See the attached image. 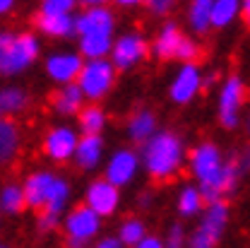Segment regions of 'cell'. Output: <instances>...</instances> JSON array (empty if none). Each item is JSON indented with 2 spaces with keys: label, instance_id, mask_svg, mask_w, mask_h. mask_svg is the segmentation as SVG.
Returning <instances> with one entry per match:
<instances>
[{
  "label": "cell",
  "instance_id": "cell-1",
  "mask_svg": "<svg viewBox=\"0 0 250 248\" xmlns=\"http://www.w3.org/2000/svg\"><path fill=\"white\" fill-rule=\"evenodd\" d=\"M188 166H190V174L197 181V190L202 193L207 205L226 200V195H231L243 179L233 157L226 159L217 142H209V140H205L190 150Z\"/></svg>",
  "mask_w": 250,
  "mask_h": 248
},
{
  "label": "cell",
  "instance_id": "cell-2",
  "mask_svg": "<svg viewBox=\"0 0 250 248\" xmlns=\"http://www.w3.org/2000/svg\"><path fill=\"white\" fill-rule=\"evenodd\" d=\"M186 142L173 130H156V135L145 142L142 150V164L149 179L156 183H166L176 179L186 164Z\"/></svg>",
  "mask_w": 250,
  "mask_h": 248
},
{
  "label": "cell",
  "instance_id": "cell-3",
  "mask_svg": "<svg viewBox=\"0 0 250 248\" xmlns=\"http://www.w3.org/2000/svg\"><path fill=\"white\" fill-rule=\"evenodd\" d=\"M27 207L36 212H48L62 217L67 203H70V183L56 176L53 171H34L22 183Z\"/></svg>",
  "mask_w": 250,
  "mask_h": 248
},
{
  "label": "cell",
  "instance_id": "cell-4",
  "mask_svg": "<svg viewBox=\"0 0 250 248\" xmlns=\"http://www.w3.org/2000/svg\"><path fill=\"white\" fill-rule=\"evenodd\" d=\"M229 217H231V212H229L226 200L207 205L205 212L200 215L197 229L188 236L186 248H217L226 226H229Z\"/></svg>",
  "mask_w": 250,
  "mask_h": 248
},
{
  "label": "cell",
  "instance_id": "cell-5",
  "mask_svg": "<svg viewBox=\"0 0 250 248\" xmlns=\"http://www.w3.org/2000/svg\"><path fill=\"white\" fill-rule=\"evenodd\" d=\"M248 101V87L243 82L241 75H229L221 87H219V99H217V118L221 128L226 130H233L241 123V113H243V106Z\"/></svg>",
  "mask_w": 250,
  "mask_h": 248
},
{
  "label": "cell",
  "instance_id": "cell-6",
  "mask_svg": "<svg viewBox=\"0 0 250 248\" xmlns=\"http://www.w3.org/2000/svg\"><path fill=\"white\" fill-rule=\"evenodd\" d=\"M113 82H116V68L111 65V61L101 58V61H84L75 85L84 94V99L99 101L113 90Z\"/></svg>",
  "mask_w": 250,
  "mask_h": 248
},
{
  "label": "cell",
  "instance_id": "cell-7",
  "mask_svg": "<svg viewBox=\"0 0 250 248\" xmlns=\"http://www.w3.org/2000/svg\"><path fill=\"white\" fill-rule=\"evenodd\" d=\"M41 53V44L36 39V34L31 31H15L7 51H5V58H2V68H0V75H20L29 68L31 63L39 58Z\"/></svg>",
  "mask_w": 250,
  "mask_h": 248
},
{
  "label": "cell",
  "instance_id": "cell-8",
  "mask_svg": "<svg viewBox=\"0 0 250 248\" xmlns=\"http://www.w3.org/2000/svg\"><path fill=\"white\" fill-rule=\"evenodd\" d=\"M116 12L104 2H87L80 15H75L77 36H113Z\"/></svg>",
  "mask_w": 250,
  "mask_h": 248
},
{
  "label": "cell",
  "instance_id": "cell-9",
  "mask_svg": "<svg viewBox=\"0 0 250 248\" xmlns=\"http://www.w3.org/2000/svg\"><path fill=\"white\" fill-rule=\"evenodd\" d=\"M149 56V44L140 31H125L118 39H113L111 46V65L118 70H130L140 61H145Z\"/></svg>",
  "mask_w": 250,
  "mask_h": 248
},
{
  "label": "cell",
  "instance_id": "cell-10",
  "mask_svg": "<svg viewBox=\"0 0 250 248\" xmlns=\"http://www.w3.org/2000/svg\"><path fill=\"white\" fill-rule=\"evenodd\" d=\"M77 142H80V135L75 133V128L53 125L41 140V152L56 164H65L75 157Z\"/></svg>",
  "mask_w": 250,
  "mask_h": 248
},
{
  "label": "cell",
  "instance_id": "cell-11",
  "mask_svg": "<svg viewBox=\"0 0 250 248\" xmlns=\"http://www.w3.org/2000/svg\"><path fill=\"white\" fill-rule=\"evenodd\" d=\"M62 226H65V239H72L87 246L101 229V217H96L84 203H80L65 215Z\"/></svg>",
  "mask_w": 250,
  "mask_h": 248
},
{
  "label": "cell",
  "instance_id": "cell-12",
  "mask_svg": "<svg viewBox=\"0 0 250 248\" xmlns=\"http://www.w3.org/2000/svg\"><path fill=\"white\" fill-rule=\"evenodd\" d=\"M84 205L96 217H111L121 205V190L111 186L106 179H94L84 193Z\"/></svg>",
  "mask_w": 250,
  "mask_h": 248
},
{
  "label": "cell",
  "instance_id": "cell-13",
  "mask_svg": "<svg viewBox=\"0 0 250 248\" xmlns=\"http://www.w3.org/2000/svg\"><path fill=\"white\" fill-rule=\"evenodd\" d=\"M202 92V70L200 65H181V70L176 72L171 87H168V96L173 104H190L197 94Z\"/></svg>",
  "mask_w": 250,
  "mask_h": 248
},
{
  "label": "cell",
  "instance_id": "cell-14",
  "mask_svg": "<svg viewBox=\"0 0 250 248\" xmlns=\"http://www.w3.org/2000/svg\"><path fill=\"white\" fill-rule=\"evenodd\" d=\"M137 169H140V155L135 150H118L108 159L104 179L121 190V186H127L137 176Z\"/></svg>",
  "mask_w": 250,
  "mask_h": 248
},
{
  "label": "cell",
  "instance_id": "cell-15",
  "mask_svg": "<svg viewBox=\"0 0 250 248\" xmlns=\"http://www.w3.org/2000/svg\"><path fill=\"white\" fill-rule=\"evenodd\" d=\"M82 56L80 53H70V51H65V53H53V56H48L46 58V72H48V77L53 80V82H58V85H75L77 82V75H80V70H82Z\"/></svg>",
  "mask_w": 250,
  "mask_h": 248
},
{
  "label": "cell",
  "instance_id": "cell-16",
  "mask_svg": "<svg viewBox=\"0 0 250 248\" xmlns=\"http://www.w3.org/2000/svg\"><path fill=\"white\" fill-rule=\"evenodd\" d=\"M22 150V128L15 118L0 116V166H10Z\"/></svg>",
  "mask_w": 250,
  "mask_h": 248
},
{
  "label": "cell",
  "instance_id": "cell-17",
  "mask_svg": "<svg viewBox=\"0 0 250 248\" xmlns=\"http://www.w3.org/2000/svg\"><path fill=\"white\" fill-rule=\"evenodd\" d=\"M183 36H186V34L181 31V27H178L176 22H164L161 29L156 31L149 51L154 53L159 61H176V51H178Z\"/></svg>",
  "mask_w": 250,
  "mask_h": 248
},
{
  "label": "cell",
  "instance_id": "cell-18",
  "mask_svg": "<svg viewBox=\"0 0 250 248\" xmlns=\"http://www.w3.org/2000/svg\"><path fill=\"white\" fill-rule=\"evenodd\" d=\"M159 130V123H156V113L149 111V109H137L130 113L127 123H125V133L127 137L135 142V145H145L149 142Z\"/></svg>",
  "mask_w": 250,
  "mask_h": 248
},
{
  "label": "cell",
  "instance_id": "cell-19",
  "mask_svg": "<svg viewBox=\"0 0 250 248\" xmlns=\"http://www.w3.org/2000/svg\"><path fill=\"white\" fill-rule=\"evenodd\" d=\"M101 155H104V140H101V135H82L72 159H75V166L80 171H92V169L99 166Z\"/></svg>",
  "mask_w": 250,
  "mask_h": 248
},
{
  "label": "cell",
  "instance_id": "cell-20",
  "mask_svg": "<svg viewBox=\"0 0 250 248\" xmlns=\"http://www.w3.org/2000/svg\"><path fill=\"white\" fill-rule=\"evenodd\" d=\"M34 24H36V29L43 31L46 36L65 39V36L75 34V15H48V12H39L36 10Z\"/></svg>",
  "mask_w": 250,
  "mask_h": 248
},
{
  "label": "cell",
  "instance_id": "cell-21",
  "mask_svg": "<svg viewBox=\"0 0 250 248\" xmlns=\"http://www.w3.org/2000/svg\"><path fill=\"white\" fill-rule=\"evenodd\" d=\"M51 106L61 116H77L84 109V94L77 85H62L51 94Z\"/></svg>",
  "mask_w": 250,
  "mask_h": 248
},
{
  "label": "cell",
  "instance_id": "cell-22",
  "mask_svg": "<svg viewBox=\"0 0 250 248\" xmlns=\"http://www.w3.org/2000/svg\"><path fill=\"white\" fill-rule=\"evenodd\" d=\"M31 106V94L24 87H2L0 90V116L5 118H15L20 113H24Z\"/></svg>",
  "mask_w": 250,
  "mask_h": 248
},
{
  "label": "cell",
  "instance_id": "cell-23",
  "mask_svg": "<svg viewBox=\"0 0 250 248\" xmlns=\"http://www.w3.org/2000/svg\"><path fill=\"white\" fill-rule=\"evenodd\" d=\"M188 27L205 36L212 29V0H192L188 5Z\"/></svg>",
  "mask_w": 250,
  "mask_h": 248
},
{
  "label": "cell",
  "instance_id": "cell-24",
  "mask_svg": "<svg viewBox=\"0 0 250 248\" xmlns=\"http://www.w3.org/2000/svg\"><path fill=\"white\" fill-rule=\"evenodd\" d=\"M205 207H207V203H205L202 193L197 190V186L181 188V193L176 198V210L181 217H197L205 212Z\"/></svg>",
  "mask_w": 250,
  "mask_h": 248
},
{
  "label": "cell",
  "instance_id": "cell-25",
  "mask_svg": "<svg viewBox=\"0 0 250 248\" xmlns=\"http://www.w3.org/2000/svg\"><path fill=\"white\" fill-rule=\"evenodd\" d=\"M27 210V200H24V190L20 183H2L0 188V212L5 215H22Z\"/></svg>",
  "mask_w": 250,
  "mask_h": 248
},
{
  "label": "cell",
  "instance_id": "cell-26",
  "mask_svg": "<svg viewBox=\"0 0 250 248\" xmlns=\"http://www.w3.org/2000/svg\"><path fill=\"white\" fill-rule=\"evenodd\" d=\"M77 128L82 130V135H101V130L106 128V111L99 104H87L77 113Z\"/></svg>",
  "mask_w": 250,
  "mask_h": 248
},
{
  "label": "cell",
  "instance_id": "cell-27",
  "mask_svg": "<svg viewBox=\"0 0 250 248\" xmlns=\"http://www.w3.org/2000/svg\"><path fill=\"white\" fill-rule=\"evenodd\" d=\"M241 15L238 0H214L212 2V29H226Z\"/></svg>",
  "mask_w": 250,
  "mask_h": 248
},
{
  "label": "cell",
  "instance_id": "cell-28",
  "mask_svg": "<svg viewBox=\"0 0 250 248\" xmlns=\"http://www.w3.org/2000/svg\"><path fill=\"white\" fill-rule=\"evenodd\" d=\"M113 36H80V56L87 61H101L111 53Z\"/></svg>",
  "mask_w": 250,
  "mask_h": 248
},
{
  "label": "cell",
  "instance_id": "cell-29",
  "mask_svg": "<svg viewBox=\"0 0 250 248\" xmlns=\"http://www.w3.org/2000/svg\"><path fill=\"white\" fill-rule=\"evenodd\" d=\"M147 236V224L140 217H125L121 222V229H118V241L123 246H137L142 239Z\"/></svg>",
  "mask_w": 250,
  "mask_h": 248
},
{
  "label": "cell",
  "instance_id": "cell-30",
  "mask_svg": "<svg viewBox=\"0 0 250 248\" xmlns=\"http://www.w3.org/2000/svg\"><path fill=\"white\" fill-rule=\"evenodd\" d=\"M200 58H202V46L195 39L183 36V41L176 51V61H181V65H197Z\"/></svg>",
  "mask_w": 250,
  "mask_h": 248
},
{
  "label": "cell",
  "instance_id": "cell-31",
  "mask_svg": "<svg viewBox=\"0 0 250 248\" xmlns=\"http://www.w3.org/2000/svg\"><path fill=\"white\" fill-rule=\"evenodd\" d=\"M77 7V2L72 0H43L39 5V12H48V15H72V10Z\"/></svg>",
  "mask_w": 250,
  "mask_h": 248
},
{
  "label": "cell",
  "instance_id": "cell-32",
  "mask_svg": "<svg viewBox=\"0 0 250 248\" xmlns=\"http://www.w3.org/2000/svg\"><path fill=\"white\" fill-rule=\"evenodd\" d=\"M186 244H188V236H186L183 224H171L168 234L164 239V248H186Z\"/></svg>",
  "mask_w": 250,
  "mask_h": 248
},
{
  "label": "cell",
  "instance_id": "cell-33",
  "mask_svg": "<svg viewBox=\"0 0 250 248\" xmlns=\"http://www.w3.org/2000/svg\"><path fill=\"white\" fill-rule=\"evenodd\" d=\"M58 224H61V217H56V215H48V212H39L36 215V229L41 234H48V231L58 229Z\"/></svg>",
  "mask_w": 250,
  "mask_h": 248
},
{
  "label": "cell",
  "instance_id": "cell-34",
  "mask_svg": "<svg viewBox=\"0 0 250 248\" xmlns=\"http://www.w3.org/2000/svg\"><path fill=\"white\" fill-rule=\"evenodd\" d=\"M233 161H236V166H238L241 176H246V174L250 171V145L241 147V150L233 155Z\"/></svg>",
  "mask_w": 250,
  "mask_h": 248
},
{
  "label": "cell",
  "instance_id": "cell-35",
  "mask_svg": "<svg viewBox=\"0 0 250 248\" xmlns=\"http://www.w3.org/2000/svg\"><path fill=\"white\" fill-rule=\"evenodd\" d=\"M147 10H152V15H168L173 10V2L171 0H149Z\"/></svg>",
  "mask_w": 250,
  "mask_h": 248
},
{
  "label": "cell",
  "instance_id": "cell-36",
  "mask_svg": "<svg viewBox=\"0 0 250 248\" xmlns=\"http://www.w3.org/2000/svg\"><path fill=\"white\" fill-rule=\"evenodd\" d=\"M12 36H15V31L0 29V68H2V58H5V51H7V46H10Z\"/></svg>",
  "mask_w": 250,
  "mask_h": 248
},
{
  "label": "cell",
  "instance_id": "cell-37",
  "mask_svg": "<svg viewBox=\"0 0 250 248\" xmlns=\"http://www.w3.org/2000/svg\"><path fill=\"white\" fill-rule=\"evenodd\" d=\"M132 248H164V239H159L154 234H147L137 246H132Z\"/></svg>",
  "mask_w": 250,
  "mask_h": 248
},
{
  "label": "cell",
  "instance_id": "cell-38",
  "mask_svg": "<svg viewBox=\"0 0 250 248\" xmlns=\"http://www.w3.org/2000/svg\"><path fill=\"white\" fill-rule=\"evenodd\" d=\"M152 203H154V193H152V190H142V193L137 195V207L149 210V207H152Z\"/></svg>",
  "mask_w": 250,
  "mask_h": 248
},
{
  "label": "cell",
  "instance_id": "cell-39",
  "mask_svg": "<svg viewBox=\"0 0 250 248\" xmlns=\"http://www.w3.org/2000/svg\"><path fill=\"white\" fill-rule=\"evenodd\" d=\"M92 248H125V246L116 239V236H104V239H101V241H96Z\"/></svg>",
  "mask_w": 250,
  "mask_h": 248
},
{
  "label": "cell",
  "instance_id": "cell-40",
  "mask_svg": "<svg viewBox=\"0 0 250 248\" xmlns=\"http://www.w3.org/2000/svg\"><path fill=\"white\" fill-rule=\"evenodd\" d=\"M241 20H243V24L250 29V0H246V2H241V15H238Z\"/></svg>",
  "mask_w": 250,
  "mask_h": 248
},
{
  "label": "cell",
  "instance_id": "cell-41",
  "mask_svg": "<svg viewBox=\"0 0 250 248\" xmlns=\"http://www.w3.org/2000/svg\"><path fill=\"white\" fill-rule=\"evenodd\" d=\"M10 10H15V2L12 0H0V15H7Z\"/></svg>",
  "mask_w": 250,
  "mask_h": 248
},
{
  "label": "cell",
  "instance_id": "cell-42",
  "mask_svg": "<svg viewBox=\"0 0 250 248\" xmlns=\"http://www.w3.org/2000/svg\"><path fill=\"white\" fill-rule=\"evenodd\" d=\"M140 2H135V0H118V7H137Z\"/></svg>",
  "mask_w": 250,
  "mask_h": 248
},
{
  "label": "cell",
  "instance_id": "cell-43",
  "mask_svg": "<svg viewBox=\"0 0 250 248\" xmlns=\"http://www.w3.org/2000/svg\"><path fill=\"white\" fill-rule=\"evenodd\" d=\"M246 133H248V137H250V111H248V116H246Z\"/></svg>",
  "mask_w": 250,
  "mask_h": 248
},
{
  "label": "cell",
  "instance_id": "cell-44",
  "mask_svg": "<svg viewBox=\"0 0 250 248\" xmlns=\"http://www.w3.org/2000/svg\"><path fill=\"white\" fill-rule=\"evenodd\" d=\"M0 248H7V246H2V244H0Z\"/></svg>",
  "mask_w": 250,
  "mask_h": 248
},
{
  "label": "cell",
  "instance_id": "cell-45",
  "mask_svg": "<svg viewBox=\"0 0 250 248\" xmlns=\"http://www.w3.org/2000/svg\"><path fill=\"white\" fill-rule=\"evenodd\" d=\"M0 217H2V212H0Z\"/></svg>",
  "mask_w": 250,
  "mask_h": 248
}]
</instances>
